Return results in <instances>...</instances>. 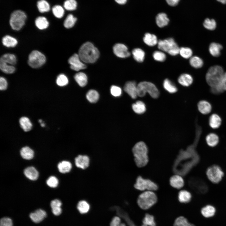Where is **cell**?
Wrapping results in <instances>:
<instances>
[{
    "label": "cell",
    "instance_id": "1",
    "mask_svg": "<svg viewBox=\"0 0 226 226\" xmlns=\"http://www.w3.org/2000/svg\"><path fill=\"white\" fill-rule=\"evenodd\" d=\"M78 55L83 62L93 63L98 58L100 53L98 49L93 44L87 42L80 47Z\"/></svg>",
    "mask_w": 226,
    "mask_h": 226
},
{
    "label": "cell",
    "instance_id": "2",
    "mask_svg": "<svg viewBox=\"0 0 226 226\" xmlns=\"http://www.w3.org/2000/svg\"><path fill=\"white\" fill-rule=\"evenodd\" d=\"M132 152L137 166L142 167L147 165L148 161V150L144 142L140 141L137 143L133 147Z\"/></svg>",
    "mask_w": 226,
    "mask_h": 226
},
{
    "label": "cell",
    "instance_id": "3",
    "mask_svg": "<svg viewBox=\"0 0 226 226\" xmlns=\"http://www.w3.org/2000/svg\"><path fill=\"white\" fill-rule=\"evenodd\" d=\"M224 73L221 67L218 65L211 67L206 74L207 83L211 87L216 86L223 81Z\"/></svg>",
    "mask_w": 226,
    "mask_h": 226
},
{
    "label": "cell",
    "instance_id": "4",
    "mask_svg": "<svg viewBox=\"0 0 226 226\" xmlns=\"http://www.w3.org/2000/svg\"><path fill=\"white\" fill-rule=\"evenodd\" d=\"M157 201V197L154 192L152 191H146L139 196L137 203L141 208L147 210L153 206Z\"/></svg>",
    "mask_w": 226,
    "mask_h": 226
},
{
    "label": "cell",
    "instance_id": "5",
    "mask_svg": "<svg viewBox=\"0 0 226 226\" xmlns=\"http://www.w3.org/2000/svg\"><path fill=\"white\" fill-rule=\"evenodd\" d=\"M17 62L15 56L11 53H6L3 55L0 59V69L6 74H12L15 70L14 65Z\"/></svg>",
    "mask_w": 226,
    "mask_h": 226
},
{
    "label": "cell",
    "instance_id": "6",
    "mask_svg": "<svg viewBox=\"0 0 226 226\" xmlns=\"http://www.w3.org/2000/svg\"><path fill=\"white\" fill-rule=\"evenodd\" d=\"M137 95L140 97L145 95L147 93L153 98H157L159 94L156 86L152 83L147 81L140 82L137 85Z\"/></svg>",
    "mask_w": 226,
    "mask_h": 226
},
{
    "label": "cell",
    "instance_id": "7",
    "mask_svg": "<svg viewBox=\"0 0 226 226\" xmlns=\"http://www.w3.org/2000/svg\"><path fill=\"white\" fill-rule=\"evenodd\" d=\"M158 48L170 55L176 56L179 53L180 48L173 38H169L158 41Z\"/></svg>",
    "mask_w": 226,
    "mask_h": 226
},
{
    "label": "cell",
    "instance_id": "8",
    "mask_svg": "<svg viewBox=\"0 0 226 226\" xmlns=\"http://www.w3.org/2000/svg\"><path fill=\"white\" fill-rule=\"evenodd\" d=\"M26 18V15L24 11L19 10L14 11L9 20L11 27L14 30H20L24 25Z\"/></svg>",
    "mask_w": 226,
    "mask_h": 226
},
{
    "label": "cell",
    "instance_id": "9",
    "mask_svg": "<svg viewBox=\"0 0 226 226\" xmlns=\"http://www.w3.org/2000/svg\"><path fill=\"white\" fill-rule=\"evenodd\" d=\"M46 61L45 55L37 50L32 51L28 56V64L31 67L39 68L43 66Z\"/></svg>",
    "mask_w": 226,
    "mask_h": 226
},
{
    "label": "cell",
    "instance_id": "10",
    "mask_svg": "<svg viewBox=\"0 0 226 226\" xmlns=\"http://www.w3.org/2000/svg\"><path fill=\"white\" fill-rule=\"evenodd\" d=\"M134 187L136 189L140 191H154L158 189V186L153 181L145 179L139 176L136 179Z\"/></svg>",
    "mask_w": 226,
    "mask_h": 226
},
{
    "label": "cell",
    "instance_id": "11",
    "mask_svg": "<svg viewBox=\"0 0 226 226\" xmlns=\"http://www.w3.org/2000/svg\"><path fill=\"white\" fill-rule=\"evenodd\" d=\"M206 174L208 179L210 181L213 183H217L221 180L224 173L219 166L213 165L208 168Z\"/></svg>",
    "mask_w": 226,
    "mask_h": 226
},
{
    "label": "cell",
    "instance_id": "12",
    "mask_svg": "<svg viewBox=\"0 0 226 226\" xmlns=\"http://www.w3.org/2000/svg\"><path fill=\"white\" fill-rule=\"evenodd\" d=\"M70 68L74 71H78L86 68V65L83 63L78 54H74L68 60Z\"/></svg>",
    "mask_w": 226,
    "mask_h": 226
},
{
    "label": "cell",
    "instance_id": "13",
    "mask_svg": "<svg viewBox=\"0 0 226 226\" xmlns=\"http://www.w3.org/2000/svg\"><path fill=\"white\" fill-rule=\"evenodd\" d=\"M113 51L116 56L120 58H126L130 55L127 46L122 44L117 43L113 47Z\"/></svg>",
    "mask_w": 226,
    "mask_h": 226
},
{
    "label": "cell",
    "instance_id": "14",
    "mask_svg": "<svg viewBox=\"0 0 226 226\" xmlns=\"http://www.w3.org/2000/svg\"><path fill=\"white\" fill-rule=\"evenodd\" d=\"M90 161L89 157L85 155H79L75 157L74 159L76 166L82 170H85L88 168Z\"/></svg>",
    "mask_w": 226,
    "mask_h": 226
},
{
    "label": "cell",
    "instance_id": "15",
    "mask_svg": "<svg viewBox=\"0 0 226 226\" xmlns=\"http://www.w3.org/2000/svg\"><path fill=\"white\" fill-rule=\"evenodd\" d=\"M124 89L125 91L133 99H136L138 96L137 85L134 81H130L126 82Z\"/></svg>",
    "mask_w": 226,
    "mask_h": 226
},
{
    "label": "cell",
    "instance_id": "16",
    "mask_svg": "<svg viewBox=\"0 0 226 226\" xmlns=\"http://www.w3.org/2000/svg\"><path fill=\"white\" fill-rule=\"evenodd\" d=\"M46 216V211L40 209L36 210L35 212L31 213L30 215L31 220L35 223L40 222Z\"/></svg>",
    "mask_w": 226,
    "mask_h": 226
},
{
    "label": "cell",
    "instance_id": "17",
    "mask_svg": "<svg viewBox=\"0 0 226 226\" xmlns=\"http://www.w3.org/2000/svg\"><path fill=\"white\" fill-rule=\"evenodd\" d=\"M170 182L172 187L177 189L182 188L184 184V180L182 177L177 175H173L171 177Z\"/></svg>",
    "mask_w": 226,
    "mask_h": 226
},
{
    "label": "cell",
    "instance_id": "18",
    "mask_svg": "<svg viewBox=\"0 0 226 226\" xmlns=\"http://www.w3.org/2000/svg\"><path fill=\"white\" fill-rule=\"evenodd\" d=\"M170 21L167 15L164 13H159L156 17V22L157 26L160 28L167 25Z\"/></svg>",
    "mask_w": 226,
    "mask_h": 226
},
{
    "label": "cell",
    "instance_id": "19",
    "mask_svg": "<svg viewBox=\"0 0 226 226\" xmlns=\"http://www.w3.org/2000/svg\"><path fill=\"white\" fill-rule=\"evenodd\" d=\"M197 107L200 113L204 115L209 113L212 110L211 104L206 100H202L200 101L198 104Z\"/></svg>",
    "mask_w": 226,
    "mask_h": 226
},
{
    "label": "cell",
    "instance_id": "20",
    "mask_svg": "<svg viewBox=\"0 0 226 226\" xmlns=\"http://www.w3.org/2000/svg\"><path fill=\"white\" fill-rule=\"evenodd\" d=\"M178 81L181 85L188 87L192 83L193 79L190 75L187 73H183L179 77Z\"/></svg>",
    "mask_w": 226,
    "mask_h": 226
},
{
    "label": "cell",
    "instance_id": "21",
    "mask_svg": "<svg viewBox=\"0 0 226 226\" xmlns=\"http://www.w3.org/2000/svg\"><path fill=\"white\" fill-rule=\"evenodd\" d=\"M143 41L145 44L150 46L156 45L158 42L157 36L149 33L145 34L143 37Z\"/></svg>",
    "mask_w": 226,
    "mask_h": 226
},
{
    "label": "cell",
    "instance_id": "22",
    "mask_svg": "<svg viewBox=\"0 0 226 226\" xmlns=\"http://www.w3.org/2000/svg\"><path fill=\"white\" fill-rule=\"evenodd\" d=\"M24 174L28 178L32 180H36L39 176L37 170L32 166L28 167L25 169L24 170Z\"/></svg>",
    "mask_w": 226,
    "mask_h": 226
},
{
    "label": "cell",
    "instance_id": "23",
    "mask_svg": "<svg viewBox=\"0 0 226 226\" xmlns=\"http://www.w3.org/2000/svg\"><path fill=\"white\" fill-rule=\"evenodd\" d=\"M221 119L220 116L216 114L212 115L209 119V124L210 126L213 129L218 128L221 125Z\"/></svg>",
    "mask_w": 226,
    "mask_h": 226
},
{
    "label": "cell",
    "instance_id": "24",
    "mask_svg": "<svg viewBox=\"0 0 226 226\" xmlns=\"http://www.w3.org/2000/svg\"><path fill=\"white\" fill-rule=\"evenodd\" d=\"M2 43L6 47H13L17 45L18 41L14 37L9 35H6L2 38Z\"/></svg>",
    "mask_w": 226,
    "mask_h": 226
},
{
    "label": "cell",
    "instance_id": "25",
    "mask_svg": "<svg viewBox=\"0 0 226 226\" xmlns=\"http://www.w3.org/2000/svg\"><path fill=\"white\" fill-rule=\"evenodd\" d=\"M222 46L218 43L213 42L210 45L209 51L210 54L213 56L217 57L220 54V51L222 49Z\"/></svg>",
    "mask_w": 226,
    "mask_h": 226
},
{
    "label": "cell",
    "instance_id": "26",
    "mask_svg": "<svg viewBox=\"0 0 226 226\" xmlns=\"http://www.w3.org/2000/svg\"><path fill=\"white\" fill-rule=\"evenodd\" d=\"M62 205L61 202L58 199H54L51 201L50 205L54 214L58 216L61 213L62 209L61 207Z\"/></svg>",
    "mask_w": 226,
    "mask_h": 226
},
{
    "label": "cell",
    "instance_id": "27",
    "mask_svg": "<svg viewBox=\"0 0 226 226\" xmlns=\"http://www.w3.org/2000/svg\"><path fill=\"white\" fill-rule=\"evenodd\" d=\"M35 24L37 27L40 30L46 29L49 25V23L47 19L43 16L37 17L35 20Z\"/></svg>",
    "mask_w": 226,
    "mask_h": 226
},
{
    "label": "cell",
    "instance_id": "28",
    "mask_svg": "<svg viewBox=\"0 0 226 226\" xmlns=\"http://www.w3.org/2000/svg\"><path fill=\"white\" fill-rule=\"evenodd\" d=\"M132 53L135 61L139 62H142L143 61L145 53L142 49L140 48H135L132 50Z\"/></svg>",
    "mask_w": 226,
    "mask_h": 226
},
{
    "label": "cell",
    "instance_id": "29",
    "mask_svg": "<svg viewBox=\"0 0 226 226\" xmlns=\"http://www.w3.org/2000/svg\"><path fill=\"white\" fill-rule=\"evenodd\" d=\"M59 171L62 173L69 172L72 169V165L70 162L67 161H63L59 163L57 165Z\"/></svg>",
    "mask_w": 226,
    "mask_h": 226
},
{
    "label": "cell",
    "instance_id": "30",
    "mask_svg": "<svg viewBox=\"0 0 226 226\" xmlns=\"http://www.w3.org/2000/svg\"><path fill=\"white\" fill-rule=\"evenodd\" d=\"M132 108L134 111L138 114L143 113L146 110L145 104L141 101H137L132 105Z\"/></svg>",
    "mask_w": 226,
    "mask_h": 226
},
{
    "label": "cell",
    "instance_id": "31",
    "mask_svg": "<svg viewBox=\"0 0 226 226\" xmlns=\"http://www.w3.org/2000/svg\"><path fill=\"white\" fill-rule=\"evenodd\" d=\"M74 78L78 84L81 87L85 86L87 83V77L83 73L79 72L76 73Z\"/></svg>",
    "mask_w": 226,
    "mask_h": 226
},
{
    "label": "cell",
    "instance_id": "32",
    "mask_svg": "<svg viewBox=\"0 0 226 226\" xmlns=\"http://www.w3.org/2000/svg\"><path fill=\"white\" fill-rule=\"evenodd\" d=\"M19 122L21 127L25 132L30 131L32 128V124L29 118L26 117H21Z\"/></svg>",
    "mask_w": 226,
    "mask_h": 226
},
{
    "label": "cell",
    "instance_id": "33",
    "mask_svg": "<svg viewBox=\"0 0 226 226\" xmlns=\"http://www.w3.org/2000/svg\"><path fill=\"white\" fill-rule=\"evenodd\" d=\"M191 193L186 190H181L179 192L178 200L181 203H188L191 201Z\"/></svg>",
    "mask_w": 226,
    "mask_h": 226
},
{
    "label": "cell",
    "instance_id": "34",
    "mask_svg": "<svg viewBox=\"0 0 226 226\" xmlns=\"http://www.w3.org/2000/svg\"><path fill=\"white\" fill-rule=\"evenodd\" d=\"M206 141L208 146L213 147L216 146L218 143L219 137L215 133H210L206 136Z\"/></svg>",
    "mask_w": 226,
    "mask_h": 226
},
{
    "label": "cell",
    "instance_id": "35",
    "mask_svg": "<svg viewBox=\"0 0 226 226\" xmlns=\"http://www.w3.org/2000/svg\"><path fill=\"white\" fill-rule=\"evenodd\" d=\"M20 153L23 159L27 160L32 159L34 156L33 151L30 148L27 146L22 148L20 150Z\"/></svg>",
    "mask_w": 226,
    "mask_h": 226
},
{
    "label": "cell",
    "instance_id": "36",
    "mask_svg": "<svg viewBox=\"0 0 226 226\" xmlns=\"http://www.w3.org/2000/svg\"><path fill=\"white\" fill-rule=\"evenodd\" d=\"M90 208L89 203L85 200H81L79 201L77 205V208L81 214L87 213L89 211Z\"/></svg>",
    "mask_w": 226,
    "mask_h": 226
},
{
    "label": "cell",
    "instance_id": "37",
    "mask_svg": "<svg viewBox=\"0 0 226 226\" xmlns=\"http://www.w3.org/2000/svg\"><path fill=\"white\" fill-rule=\"evenodd\" d=\"M216 210L213 206L208 205L203 207L201 212L203 216L206 218H209L213 216L215 214Z\"/></svg>",
    "mask_w": 226,
    "mask_h": 226
},
{
    "label": "cell",
    "instance_id": "38",
    "mask_svg": "<svg viewBox=\"0 0 226 226\" xmlns=\"http://www.w3.org/2000/svg\"><path fill=\"white\" fill-rule=\"evenodd\" d=\"M163 85L164 89L170 93H175L177 91V88L175 85L168 79L164 80Z\"/></svg>",
    "mask_w": 226,
    "mask_h": 226
},
{
    "label": "cell",
    "instance_id": "39",
    "mask_svg": "<svg viewBox=\"0 0 226 226\" xmlns=\"http://www.w3.org/2000/svg\"><path fill=\"white\" fill-rule=\"evenodd\" d=\"M37 7L39 11L41 13L48 12L50 10V6L46 0H40L37 2Z\"/></svg>",
    "mask_w": 226,
    "mask_h": 226
},
{
    "label": "cell",
    "instance_id": "40",
    "mask_svg": "<svg viewBox=\"0 0 226 226\" xmlns=\"http://www.w3.org/2000/svg\"><path fill=\"white\" fill-rule=\"evenodd\" d=\"M211 92L213 94H217L226 91V83L223 80L216 86L211 87Z\"/></svg>",
    "mask_w": 226,
    "mask_h": 226
},
{
    "label": "cell",
    "instance_id": "41",
    "mask_svg": "<svg viewBox=\"0 0 226 226\" xmlns=\"http://www.w3.org/2000/svg\"><path fill=\"white\" fill-rule=\"evenodd\" d=\"M99 95L98 93L96 90L91 89L89 90L86 94V97L90 102H96L98 100Z\"/></svg>",
    "mask_w": 226,
    "mask_h": 226
},
{
    "label": "cell",
    "instance_id": "42",
    "mask_svg": "<svg viewBox=\"0 0 226 226\" xmlns=\"http://www.w3.org/2000/svg\"><path fill=\"white\" fill-rule=\"evenodd\" d=\"M189 63L192 67L196 68H201L203 64L202 59L196 56L191 57L189 60Z\"/></svg>",
    "mask_w": 226,
    "mask_h": 226
},
{
    "label": "cell",
    "instance_id": "43",
    "mask_svg": "<svg viewBox=\"0 0 226 226\" xmlns=\"http://www.w3.org/2000/svg\"><path fill=\"white\" fill-rule=\"evenodd\" d=\"M77 20V18L74 17L73 15L69 14L64 21V26L65 28L67 29L71 28L74 25Z\"/></svg>",
    "mask_w": 226,
    "mask_h": 226
},
{
    "label": "cell",
    "instance_id": "44",
    "mask_svg": "<svg viewBox=\"0 0 226 226\" xmlns=\"http://www.w3.org/2000/svg\"><path fill=\"white\" fill-rule=\"evenodd\" d=\"M174 226H195L189 223L186 218L183 216L177 218L175 220Z\"/></svg>",
    "mask_w": 226,
    "mask_h": 226
},
{
    "label": "cell",
    "instance_id": "45",
    "mask_svg": "<svg viewBox=\"0 0 226 226\" xmlns=\"http://www.w3.org/2000/svg\"><path fill=\"white\" fill-rule=\"evenodd\" d=\"M143 224L147 226H156L154 218L152 215L146 214L143 220Z\"/></svg>",
    "mask_w": 226,
    "mask_h": 226
},
{
    "label": "cell",
    "instance_id": "46",
    "mask_svg": "<svg viewBox=\"0 0 226 226\" xmlns=\"http://www.w3.org/2000/svg\"><path fill=\"white\" fill-rule=\"evenodd\" d=\"M52 12L54 16L58 18H62L64 13V10L62 7L59 5H56L52 8Z\"/></svg>",
    "mask_w": 226,
    "mask_h": 226
},
{
    "label": "cell",
    "instance_id": "47",
    "mask_svg": "<svg viewBox=\"0 0 226 226\" xmlns=\"http://www.w3.org/2000/svg\"><path fill=\"white\" fill-rule=\"evenodd\" d=\"M179 53L183 58L185 59L190 58L192 55V51L189 47H182L180 48Z\"/></svg>",
    "mask_w": 226,
    "mask_h": 226
},
{
    "label": "cell",
    "instance_id": "48",
    "mask_svg": "<svg viewBox=\"0 0 226 226\" xmlns=\"http://www.w3.org/2000/svg\"><path fill=\"white\" fill-rule=\"evenodd\" d=\"M203 25L205 28L209 30H213L216 27V22L213 19H206L203 22Z\"/></svg>",
    "mask_w": 226,
    "mask_h": 226
},
{
    "label": "cell",
    "instance_id": "49",
    "mask_svg": "<svg viewBox=\"0 0 226 226\" xmlns=\"http://www.w3.org/2000/svg\"><path fill=\"white\" fill-rule=\"evenodd\" d=\"M63 6L67 10H73L77 8V3L75 0H66L64 2Z\"/></svg>",
    "mask_w": 226,
    "mask_h": 226
},
{
    "label": "cell",
    "instance_id": "50",
    "mask_svg": "<svg viewBox=\"0 0 226 226\" xmlns=\"http://www.w3.org/2000/svg\"><path fill=\"white\" fill-rule=\"evenodd\" d=\"M56 83L60 86H64L67 85L68 82L67 76L63 74L58 75L56 79Z\"/></svg>",
    "mask_w": 226,
    "mask_h": 226
},
{
    "label": "cell",
    "instance_id": "51",
    "mask_svg": "<svg viewBox=\"0 0 226 226\" xmlns=\"http://www.w3.org/2000/svg\"><path fill=\"white\" fill-rule=\"evenodd\" d=\"M153 59L156 61L163 62L166 59V55L163 52L156 51L153 52Z\"/></svg>",
    "mask_w": 226,
    "mask_h": 226
},
{
    "label": "cell",
    "instance_id": "52",
    "mask_svg": "<svg viewBox=\"0 0 226 226\" xmlns=\"http://www.w3.org/2000/svg\"><path fill=\"white\" fill-rule=\"evenodd\" d=\"M46 184L49 187L52 188L56 187L58 184V180L55 176H50L47 180Z\"/></svg>",
    "mask_w": 226,
    "mask_h": 226
},
{
    "label": "cell",
    "instance_id": "53",
    "mask_svg": "<svg viewBox=\"0 0 226 226\" xmlns=\"http://www.w3.org/2000/svg\"><path fill=\"white\" fill-rule=\"evenodd\" d=\"M111 94L115 97H118L121 95L122 93L121 89L117 86L112 85L110 89Z\"/></svg>",
    "mask_w": 226,
    "mask_h": 226
},
{
    "label": "cell",
    "instance_id": "54",
    "mask_svg": "<svg viewBox=\"0 0 226 226\" xmlns=\"http://www.w3.org/2000/svg\"><path fill=\"white\" fill-rule=\"evenodd\" d=\"M0 226H13L12 221L10 218L3 217L1 219Z\"/></svg>",
    "mask_w": 226,
    "mask_h": 226
},
{
    "label": "cell",
    "instance_id": "55",
    "mask_svg": "<svg viewBox=\"0 0 226 226\" xmlns=\"http://www.w3.org/2000/svg\"><path fill=\"white\" fill-rule=\"evenodd\" d=\"M8 86L7 82L4 78H0V89L1 90H5L6 89Z\"/></svg>",
    "mask_w": 226,
    "mask_h": 226
},
{
    "label": "cell",
    "instance_id": "56",
    "mask_svg": "<svg viewBox=\"0 0 226 226\" xmlns=\"http://www.w3.org/2000/svg\"><path fill=\"white\" fill-rule=\"evenodd\" d=\"M121 221L120 218L117 216L115 217L112 219L110 226H119L121 224Z\"/></svg>",
    "mask_w": 226,
    "mask_h": 226
},
{
    "label": "cell",
    "instance_id": "57",
    "mask_svg": "<svg viewBox=\"0 0 226 226\" xmlns=\"http://www.w3.org/2000/svg\"><path fill=\"white\" fill-rule=\"evenodd\" d=\"M180 0H165L167 3L171 6L174 7L178 4Z\"/></svg>",
    "mask_w": 226,
    "mask_h": 226
},
{
    "label": "cell",
    "instance_id": "58",
    "mask_svg": "<svg viewBox=\"0 0 226 226\" xmlns=\"http://www.w3.org/2000/svg\"><path fill=\"white\" fill-rule=\"evenodd\" d=\"M118 3L120 4H125L127 0H115Z\"/></svg>",
    "mask_w": 226,
    "mask_h": 226
},
{
    "label": "cell",
    "instance_id": "59",
    "mask_svg": "<svg viewBox=\"0 0 226 226\" xmlns=\"http://www.w3.org/2000/svg\"><path fill=\"white\" fill-rule=\"evenodd\" d=\"M217 1H218L219 2H220V3L223 4H226V0H217Z\"/></svg>",
    "mask_w": 226,
    "mask_h": 226
},
{
    "label": "cell",
    "instance_id": "60",
    "mask_svg": "<svg viewBox=\"0 0 226 226\" xmlns=\"http://www.w3.org/2000/svg\"><path fill=\"white\" fill-rule=\"evenodd\" d=\"M223 80L226 83V72L224 73L223 76Z\"/></svg>",
    "mask_w": 226,
    "mask_h": 226
},
{
    "label": "cell",
    "instance_id": "61",
    "mask_svg": "<svg viewBox=\"0 0 226 226\" xmlns=\"http://www.w3.org/2000/svg\"><path fill=\"white\" fill-rule=\"evenodd\" d=\"M40 125H41V126L42 127H44L45 126V124L43 123H42V122L40 123Z\"/></svg>",
    "mask_w": 226,
    "mask_h": 226
},
{
    "label": "cell",
    "instance_id": "62",
    "mask_svg": "<svg viewBox=\"0 0 226 226\" xmlns=\"http://www.w3.org/2000/svg\"><path fill=\"white\" fill-rule=\"evenodd\" d=\"M119 226H126V225L124 223H121Z\"/></svg>",
    "mask_w": 226,
    "mask_h": 226
},
{
    "label": "cell",
    "instance_id": "63",
    "mask_svg": "<svg viewBox=\"0 0 226 226\" xmlns=\"http://www.w3.org/2000/svg\"><path fill=\"white\" fill-rule=\"evenodd\" d=\"M39 122L40 123H41L42 122V120H40H40H39Z\"/></svg>",
    "mask_w": 226,
    "mask_h": 226
},
{
    "label": "cell",
    "instance_id": "64",
    "mask_svg": "<svg viewBox=\"0 0 226 226\" xmlns=\"http://www.w3.org/2000/svg\"><path fill=\"white\" fill-rule=\"evenodd\" d=\"M142 226H146V225H144L143 224Z\"/></svg>",
    "mask_w": 226,
    "mask_h": 226
}]
</instances>
